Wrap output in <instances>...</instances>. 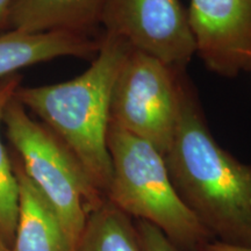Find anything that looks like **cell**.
Masks as SVG:
<instances>
[{"label": "cell", "instance_id": "1", "mask_svg": "<svg viewBox=\"0 0 251 251\" xmlns=\"http://www.w3.org/2000/svg\"><path fill=\"white\" fill-rule=\"evenodd\" d=\"M164 159L180 199L214 241L251 248V164L216 142L186 71L179 75L177 124Z\"/></svg>", "mask_w": 251, "mask_h": 251}, {"label": "cell", "instance_id": "2", "mask_svg": "<svg viewBox=\"0 0 251 251\" xmlns=\"http://www.w3.org/2000/svg\"><path fill=\"white\" fill-rule=\"evenodd\" d=\"M131 49L122 37L102 31L98 54L79 76L51 85H20L15 92L26 109L68 147L105 197L112 179L107 148L112 92Z\"/></svg>", "mask_w": 251, "mask_h": 251}, {"label": "cell", "instance_id": "3", "mask_svg": "<svg viewBox=\"0 0 251 251\" xmlns=\"http://www.w3.org/2000/svg\"><path fill=\"white\" fill-rule=\"evenodd\" d=\"M112 179L106 199L130 218L159 229L178 251H205L214 238L180 199L164 156L155 147L108 126Z\"/></svg>", "mask_w": 251, "mask_h": 251}, {"label": "cell", "instance_id": "4", "mask_svg": "<svg viewBox=\"0 0 251 251\" xmlns=\"http://www.w3.org/2000/svg\"><path fill=\"white\" fill-rule=\"evenodd\" d=\"M2 124L28 178L48 200L76 246L87 215L106 199L80 163L51 130L28 114L14 97Z\"/></svg>", "mask_w": 251, "mask_h": 251}, {"label": "cell", "instance_id": "5", "mask_svg": "<svg viewBox=\"0 0 251 251\" xmlns=\"http://www.w3.org/2000/svg\"><path fill=\"white\" fill-rule=\"evenodd\" d=\"M181 71L131 49L113 87L109 126L147 141L165 155L178 117Z\"/></svg>", "mask_w": 251, "mask_h": 251}, {"label": "cell", "instance_id": "6", "mask_svg": "<svg viewBox=\"0 0 251 251\" xmlns=\"http://www.w3.org/2000/svg\"><path fill=\"white\" fill-rule=\"evenodd\" d=\"M101 26L103 33L122 37L177 70H186L196 55L180 0H108Z\"/></svg>", "mask_w": 251, "mask_h": 251}, {"label": "cell", "instance_id": "7", "mask_svg": "<svg viewBox=\"0 0 251 251\" xmlns=\"http://www.w3.org/2000/svg\"><path fill=\"white\" fill-rule=\"evenodd\" d=\"M196 54L224 77L251 71V0H190Z\"/></svg>", "mask_w": 251, "mask_h": 251}, {"label": "cell", "instance_id": "8", "mask_svg": "<svg viewBox=\"0 0 251 251\" xmlns=\"http://www.w3.org/2000/svg\"><path fill=\"white\" fill-rule=\"evenodd\" d=\"M101 36L71 31L0 33V79L23 68L64 56L93 59L101 46Z\"/></svg>", "mask_w": 251, "mask_h": 251}, {"label": "cell", "instance_id": "9", "mask_svg": "<svg viewBox=\"0 0 251 251\" xmlns=\"http://www.w3.org/2000/svg\"><path fill=\"white\" fill-rule=\"evenodd\" d=\"M108 0H12L8 30L28 34L48 31L94 35L101 26Z\"/></svg>", "mask_w": 251, "mask_h": 251}, {"label": "cell", "instance_id": "10", "mask_svg": "<svg viewBox=\"0 0 251 251\" xmlns=\"http://www.w3.org/2000/svg\"><path fill=\"white\" fill-rule=\"evenodd\" d=\"M19 186V214L11 251H75L68 231L48 200L13 163Z\"/></svg>", "mask_w": 251, "mask_h": 251}, {"label": "cell", "instance_id": "11", "mask_svg": "<svg viewBox=\"0 0 251 251\" xmlns=\"http://www.w3.org/2000/svg\"><path fill=\"white\" fill-rule=\"evenodd\" d=\"M75 251H143L135 222L105 199L87 215Z\"/></svg>", "mask_w": 251, "mask_h": 251}, {"label": "cell", "instance_id": "12", "mask_svg": "<svg viewBox=\"0 0 251 251\" xmlns=\"http://www.w3.org/2000/svg\"><path fill=\"white\" fill-rule=\"evenodd\" d=\"M21 85L19 74L0 80V127L5 109ZM19 214V186L13 163L0 139V238L11 248L14 240Z\"/></svg>", "mask_w": 251, "mask_h": 251}, {"label": "cell", "instance_id": "13", "mask_svg": "<svg viewBox=\"0 0 251 251\" xmlns=\"http://www.w3.org/2000/svg\"><path fill=\"white\" fill-rule=\"evenodd\" d=\"M137 236L143 251H178L164 234L149 222L136 220Z\"/></svg>", "mask_w": 251, "mask_h": 251}, {"label": "cell", "instance_id": "14", "mask_svg": "<svg viewBox=\"0 0 251 251\" xmlns=\"http://www.w3.org/2000/svg\"><path fill=\"white\" fill-rule=\"evenodd\" d=\"M12 0H0V33L8 30V12Z\"/></svg>", "mask_w": 251, "mask_h": 251}, {"label": "cell", "instance_id": "15", "mask_svg": "<svg viewBox=\"0 0 251 251\" xmlns=\"http://www.w3.org/2000/svg\"><path fill=\"white\" fill-rule=\"evenodd\" d=\"M205 251H251V248L229 246V244L218 242V241H213L206 247Z\"/></svg>", "mask_w": 251, "mask_h": 251}, {"label": "cell", "instance_id": "16", "mask_svg": "<svg viewBox=\"0 0 251 251\" xmlns=\"http://www.w3.org/2000/svg\"><path fill=\"white\" fill-rule=\"evenodd\" d=\"M0 251H11V248L6 243H4V241L1 238H0Z\"/></svg>", "mask_w": 251, "mask_h": 251}]
</instances>
